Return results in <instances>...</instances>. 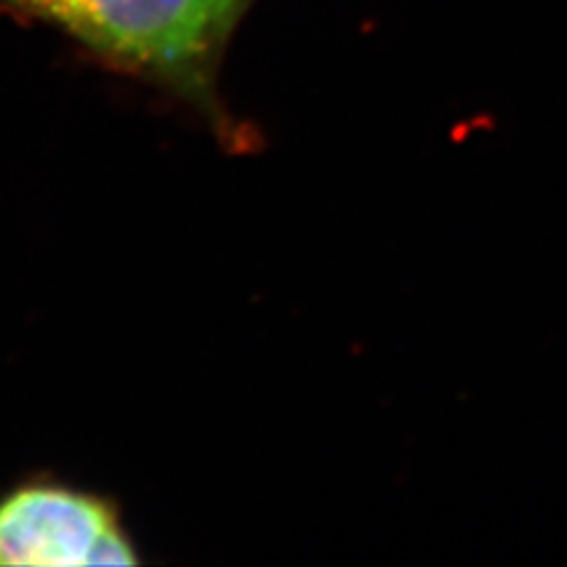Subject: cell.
<instances>
[{"label":"cell","mask_w":567,"mask_h":567,"mask_svg":"<svg viewBox=\"0 0 567 567\" xmlns=\"http://www.w3.org/2000/svg\"><path fill=\"white\" fill-rule=\"evenodd\" d=\"M248 0H81L64 31L112 66L192 104L227 145L218 76Z\"/></svg>","instance_id":"6da1fadb"},{"label":"cell","mask_w":567,"mask_h":567,"mask_svg":"<svg viewBox=\"0 0 567 567\" xmlns=\"http://www.w3.org/2000/svg\"><path fill=\"white\" fill-rule=\"evenodd\" d=\"M137 546L104 496L33 477L0 496V565H137Z\"/></svg>","instance_id":"7a4b0ae2"},{"label":"cell","mask_w":567,"mask_h":567,"mask_svg":"<svg viewBox=\"0 0 567 567\" xmlns=\"http://www.w3.org/2000/svg\"><path fill=\"white\" fill-rule=\"evenodd\" d=\"M3 3H10L14 8L31 12L35 17H41V20H48L55 27L64 29L69 17L74 14L81 0H3Z\"/></svg>","instance_id":"3957f363"}]
</instances>
